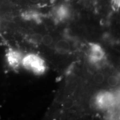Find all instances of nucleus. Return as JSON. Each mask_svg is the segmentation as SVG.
Listing matches in <instances>:
<instances>
[{
    "mask_svg": "<svg viewBox=\"0 0 120 120\" xmlns=\"http://www.w3.org/2000/svg\"><path fill=\"white\" fill-rule=\"evenodd\" d=\"M53 42V38L49 34H45L42 37L41 43L45 46H49Z\"/></svg>",
    "mask_w": 120,
    "mask_h": 120,
    "instance_id": "nucleus-11",
    "label": "nucleus"
},
{
    "mask_svg": "<svg viewBox=\"0 0 120 120\" xmlns=\"http://www.w3.org/2000/svg\"><path fill=\"white\" fill-rule=\"evenodd\" d=\"M108 84L111 87H115L119 83V79L116 76H111L107 79Z\"/></svg>",
    "mask_w": 120,
    "mask_h": 120,
    "instance_id": "nucleus-9",
    "label": "nucleus"
},
{
    "mask_svg": "<svg viewBox=\"0 0 120 120\" xmlns=\"http://www.w3.org/2000/svg\"><path fill=\"white\" fill-rule=\"evenodd\" d=\"M42 37V36L40 34H32L29 37V41L34 44H39L41 43Z\"/></svg>",
    "mask_w": 120,
    "mask_h": 120,
    "instance_id": "nucleus-8",
    "label": "nucleus"
},
{
    "mask_svg": "<svg viewBox=\"0 0 120 120\" xmlns=\"http://www.w3.org/2000/svg\"><path fill=\"white\" fill-rule=\"evenodd\" d=\"M105 76L102 73L98 72L94 75V82L96 84H101L105 80Z\"/></svg>",
    "mask_w": 120,
    "mask_h": 120,
    "instance_id": "nucleus-10",
    "label": "nucleus"
},
{
    "mask_svg": "<svg viewBox=\"0 0 120 120\" xmlns=\"http://www.w3.org/2000/svg\"><path fill=\"white\" fill-rule=\"evenodd\" d=\"M41 1H46L47 0H41Z\"/></svg>",
    "mask_w": 120,
    "mask_h": 120,
    "instance_id": "nucleus-15",
    "label": "nucleus"
},
{
    "mask_svg": "<svg viewBox=\"0 0 120 120\" xmlns=\"http://www.w3.org/2000/svg\"><path fill=\"white\" fill-rule=\"evenodd\" d=\"M71 46L68 41L64 40H61L57 42L55 45L56 51L59 53H67L70 51Z\"/></svg>",
    "mask_w": 120,
    "mask_h": 120,
    "instance_id": "nucleus-6",
    "label": "nucleus"
},
{
    "mask_svg": "<svg viewBox=\"0 0 120 120\" xmlns=\"http://www.w3.org/2000/svg\"><path fill=\"white\" fill-rule=\"evenodd\" d=\"M73 102L72 100L69 99V100H67V101L64 102V107H65L66 109H70V108L73 106Z\"/></svg>",
    "mask_w": 120,
    "mask_h": 120,
    "instance_id": "nucleus-13",
    "label": "nucleus"
},
{
    "mask_svg": "<svg viewBox=\"0 0 120 120\" xmlns=\"http://www.w3.org/2000/svg\"><path fill=\"white\" fill-rule=\"evenodd\" d=\"M22 64L27 70L37 75L44 73L47 68L44 60L34 53H28L23 57Z\"/></svg>",
    "mask_w": 120,
    "mask_h": 120,
    "instance_id": "nucleus-1",
    "label": "nucleus"
},
{
    "mask_svg": "<svg viewBox=\"0 0 120 120\" xmlns=\"http://www.w3.org/2000/svg\"><path fill=\"white\" fill-rule=\"evenodd\" d=\"M69 16V9L64 5L56 7L53 11V16L56 21L60 22L66 19Z\"/></svg>",
    "mask_w": 120,
    "mask_h": 120,
    "instance_id": "nucleus-5",
    "label": "nucleus"
},
{
    "mask_svg": "<svg viewBox=\"0 0 120 120\" xmlns=\"http://www.w3.org/2000/svg\"><path fill=\"white\" fill-rule=\"evenodd\" d=\"M30 1H31L32 2H34V3H36L37 2H38L40 0H30Z\"/></svg>",
    "mask_w": 120,
    "mask_h": 120,
    "instance_id": "nucleus-14",
    "label": "nucleus"
},
{
    "mask_svg": "<svg viewBox=\"0 0 120 120\" xmlns=\"http://www.w3.org/2000/svg\"><path fill=\"white\" fill-rule=\"evenodd\" d=\"M113 8L115 10H118L120 7V0H111Z\"/></svg>",
    "mask_w": 120,
    "mask_h": 120,
    "instance_id": "nucleus-12",
    "label": "nucleus"
},
{
    "mask_svg": "<svg viewBox=\"0 0 120 120\" xmlns=\"http://www.w3.org/2000/svg\"><path fill=\"white\" fill-rule=\"evenodd\" d=\"M7 55L9 64L13 67L16 68L21 63H22L23 57L22 56V54L19 51L12 49H10Z\"/></svg>",
    "mask_w": 120,
    "mask_h": 120,
    "instance_id": "nucleus-4",
    "label": "nucleus"
},
{
    "mask_svg": "<svg viewBox=\"0 0 120 120\" xmlns=\"http://www.w3.org/2000/svg\"><path fill=\"white\" fill-rule=\"evenodd\" d=\"M89 60L91 63L97 64L105 57V52L100 45L97 43H89Z\"/></svg>",
    "mask_w": 120,
    "mask_h": 120,
    "instance_id": "nucleus-3",
    "label": "nucleus"
},
{
    "mask_svg": "<svg viewBox=\"0 0 120 120\" xmlns=\"http://www.w3.org/2000/svg\"><path fill=\"white\" fill-rule=\"evenodd\" d=\"M116 98L113 93L109 91L100 92L96 97V104L100 109H109L115 106Z\"/></svg>",
    "mask_w": 120,
    "mask_h": 120,
    "instance_id": "nucleus-2",
    "label": "nucleus"
},
{
    "mask_svg": "<svg viewBox=\"0 0 120 120\" xmlns=\"http://www.w3.org/2000/svg\"><path fill=\"white\" fill-rule=\"evenodd\" d=\"M22 17L26 20H34L38 22L40 20V15L34 11H26L22 14Z\"/></svg>",
    "mask_w": 120,
    "mask_h": 120,
    "instance_id": "nucleus-7",
    "label": "nucleus"
}]
</instances>
